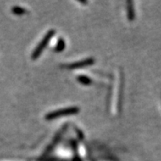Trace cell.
Segmentation results:
<instances>
[{
    "label": "cell",
    "mask_w": 161,
    "mask_h": 161,
    "mask_svg": "<svg viewBox=\"0 0 161 161\" xmlns=\"http://www.w3.org/2000/svg\"><path fill=\"white\" fill-rule=\"evenodd\" d=\"M77 80H78L79 82L81 83V84H83V85H88V84L91 82V79L85 76H77Z\"/></svg>",
    "instance_id": "obj_8"
},
{
    "label": "cell",
    "mask_w": 161,
    "mask_h": 161,
    "mask_svg": "<svg viewBox=\"0 0 161 161\" xmlns=\"http://www.w3.org/2000/svg\"><path fill=\"white\" fill-rule=\"evenodd\" d=\"M95 63V59L93 58H85V59L80 60V61H76L72 64H67L65 66V68L67 69H78V68H83L88 66H91Z\"/></svg>",
    "instance_id": "obj_3"
},
{
    "label": "cell",
    "mask_w": 161,
    "mask_h": 161,
    "mask_svg": "<svg viewBox=\"0 0 161 161\" xmlns=\"http://www.w3.org/2000/svg\"><path fill=\"white\" fill-rule=\"evenodd\" d=\"M64 47H65V42H64V40L63 39H59L58 40V42L57 45H56V51H61L64 49Z\"/></svg>",
    "instance_id": "obj_9"
},
{
    "label": "cell",
    "mask_w": 161,
    "mask_h": 161,
    "mask_svg": "<svg viewBox=\"0 0 161 161\" xmlns=\"http://www.w3.org/2000/svg\"><path fill=\"white\" fill-rule=\"evenodd\" d=\"M55 35V30H49V31L47 32L46 34L45 35V36L43 37L42 40H40V43H39L37 46H36V49L33 50L31 53V59L32 60H36L41 55V53L44 51V49H45V47L48 45V44L50 41L51 38L53 37V36Z\"/></svg>",
    "instance_id": "obj_2"
},
{
    "label": "cell",
    "mask_w": 161,
    "mask_h": 161,
    "mask_svg": "<svg viewBox=\"0 0 161 161\" xmlns=\"http://www.w3.org/2000/svg\"><path fill=\"white\" fill-rule=\"evenodd\" d=\"M80 111V108L76 106H71V107H67V108H63L57 109V110L51 111L49 114L45 115V119L47 121H51L57 119L58 118L64 116H69V115H73L78 114Z\"/></svg>",
    "instance_id": "obj_1"
},
{
    "label": "cell",
    "mask_w": 161,
    "mask_h": 161,
    "mask_svg": "<svg viewBox=\"0 0 161 161\" xmlns=\"http://www.w3.org/2000/svg\"><path fill=\"white\" fill-rule=\"evenodd\" d=\"M12 11H13V13H14V14H17V15H23V14H25V12H26L25 8H21V7H17V6L13 8Z\"/></svg>",
    "instance_id": "obj_7"
},
{
    "label": "cell",
    "mask_w": 161,
    "mask_h": 161,
    "mask_svg": "<svg viewBox=\"0 0 161 161\" xmlns=\"http://www.w3.org/2000/svg\"><path fill=\"white\" fill-rule=\"evenodd\" d=\"M127 3V18L130 21H134L135 19V17H136V14H135V9H134L133 3L132 2H128Z\"/></svg>",
    "instance_id": "obj_6"
},
{
    "label": "cell",
    "mask_w": 161,
    "mask_h": 161,
    "mask_svg": "<svg viewBox=\"0 0 161 161\" xmlns=\"http://www.w3.org/2000/svg\"><path fill=\"white\" fill-rule=\"evenodd\" d=\"M65 128H66V126H64V127H63V128H62L60 131H58V133H56L55 137L53 138V140L50 143H49V145L48 146V147L45 149V155H46V154H49V153H50L51 151H52V150H53V149L55 147V146L58 144V141L60 140V138H61L62 136H63V134H64Z\"/></svg>",
    "instance_id": "obj_4"
},
{
    "label": "cell",
    "mask_w": 161,
    "mask_h": 161,
    "mask_svg": "<svg viewBox=\"0 0 161 161\" xmlns=\"http://www.w3.org/2000/svg\"><path fill=\"white\" fill-rule=\"evenodd\" d=\"M120 83H119V96H118V109H120L122 107V101H123V76L121 72Z\"/></svg>",
    "instance_id": "obj_5"
}]
</instances>
